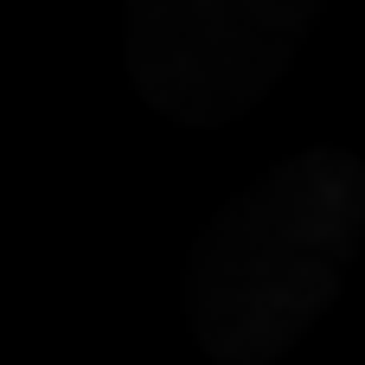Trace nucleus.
<instances>
[{
	"instance_id": "obj_1",
	"label": "nucleus",
	"mask_w": 365,
	"mask_h": 365,
	"mask_svg": "<svg viewBox=\"0 0 365 365\" xmlns=\"http://www.w3.org/2000/svg\"><path fill=\"white\" fill-rule=\"evenodd\" d=\"M365 244V160L308 148L257 173L186 257V327L218 365H269L340 302Z\"/></svg>"
},
{
	"instance_id": "obj_2",
	"label": "nucleus",
	"mask_w": 365,
	"mask_h": 365,
	"mask_svg": "<svg viewBox=\"0 0 365 365\" xmlns=\"http://www.w3.org/2000/svg\"><path fill=\"white\" fill-rule=\"evenodd\" d=\"M302 38H308L302 6L148 0L122 19V71L160 115L218 122L276 90Z\"/></svg>"
}]
</instances>
